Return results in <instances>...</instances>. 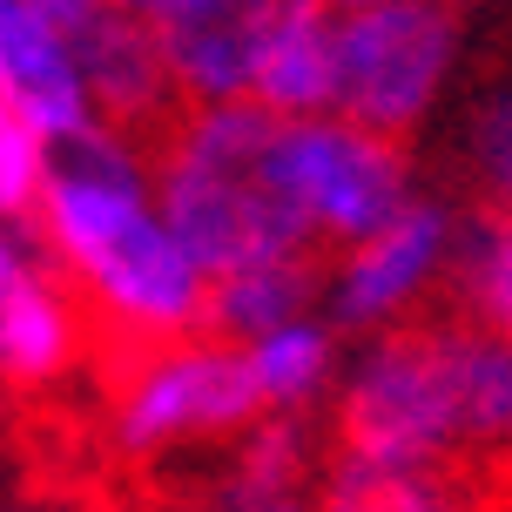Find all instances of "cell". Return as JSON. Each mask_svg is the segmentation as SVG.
<instances>
[{"instance_id":"obj_9","label":"cell","mask_w":512,"mask_h":512,"mask_svg":"<svg viewBox=\"0 0 512 512\" xmlns=\"http://www.w3.org/2000/svg\"><path fill=\"white\" fill-rule=\"evenodd\" d=\"M317 14H331V0H182L169 21H155L182 108L250 102L270 54Z\"/></svg>"},{"instance_id":"obj_19","label":"cell","mask_w":512,"mask_h":512,"mask_svg":"<svg viewBox=\"0 0 512 512\" xmlns=\"http://www.w3.org/2000/svg\"><path fill=\"white\" fill-rule=\"evenodd\" d=\"M499 479H506V506H512V445L499 452Z\"/></svg>"},{"instance_id":"obj_8","label":"cell","mask_w":512,"mask_h":512,"mask_svg":"<svg viewBox=\"0 0 512 512\" xmlns=\"http://www.w3.org/2000/svg\"><path fill=\"white\" fill-rule=\"evenodd\" d=\"M95 358V331L81 317L68 277L54 270L27 216H0V398L41 405Z\"/></svg>"},{"instance_id":"obj_6","label":"cell","mask_w":512,"mask_h":512,"mask_svg":"<svg viewBox=\"0 0 512 512\" xmlns=\"http://www.w3.org/2000/svg\"><path fill=\"white\" fill-rule=\"evenodd\" d=\"M283 182H290V203L317 250L324 243L344 250L378 223H391L405 203H418L405 142L344 122V115L283 122Z\"/></svg>"},{"instance_id":"obj_3","label":"cell","mask_w":512,"mask_h":512,"mask_svg":"<svg viewBox=\"0 0 512 512\" xmlns=\"http://www.w3.org/2000/svg\"><path fill=\"white\" fill-rule=\"evenodd\" d=\"M149 176L162 216L176 223L209 283L250 263L317 256L283 182V115L256 102L182 108L149 142Z\"/></svg>"},{"instance_id":"obj_14","label":"cell","mask_w":512,"mask_h":512,"mask_svg":"<svg viewBox=\"0 0 512 512\" xmlns=\"http://www.w3.org/2000/svg\"><path fill=\"white\" fill-rule=\"evenodd\" d=\"M459 324L512 344V216H465L459 223V256H452V290Z\"/></svg>"},{"instance_id":"obj_5","label":"cell","mask_w":512,"mask_h":512,"mask_svg":"<svg viewBox=\"0 0 512 512\" xmlns=\"http://www.w3.org/2000/svg\"><path fill=\"white\" fill-rule=\"evenodd\" d=\"M331 115L405 142L438 115L459 75V21L445 0L331 7Z\"/></svg>"},{"instance_id":"obj_16","label":"cell","mask_w":512,"mask_h":512,"mask_svg":"<svg viewBox=\"0 0 512 512\" xmlns=\"http://www.w3.org/2000/svg\"><path fill=\"white\" fill-rule=\"evenodd\" d=\"M48 176V142L21 122V108L0 88V216H27Z\"/></svg>"},{"instance_id":"obj_10","label":"cell","mask_w":512,"mask_h":512,"mask_svg":"<svg viewBox=\"0 0 512 512\" xmlns=\"http://www.w3.org/2000/svg\"><path fill=\"white\" fill-rule=\"evenodd\" d=\"M0 88H7V102L21 108V122L48 149L102 128L95 102H88V81H81L75 41L41 14H7L0 21Z\"/></svg>"},{"instance_id":"obj_18","label":"cell","mask_w":512,"mask_h":512,"mask_svg":"<svg viewBox=\"0 0 512 512\" xmlns=\"http://www.w3.org/2000/svg\"><path fill=\"white\" fill-rule=\"evenodd\" d=\"M115 7H122V14H135V21H169V14H176V7H182V0H115Z\"/></svg>"},{"instance_id":"obj_20","label":"cell","mask_w":512,"mask_h":512,"mask_svg":"<svg viewBox=\"0 0 512 512\" xmlns=\"http://www.w3.org/2000/svg\"><path fill=\"white\" fill-rule=\"evenodd\" d=\"M445 7H472V0H445Z\"/></svg>"},{"instance_id":"obj_17","label":"cell","mask_w":512,"mask_h":512,"mask_svg":"<svg viewBox=\"0 0 512 512\" xmlns=\"http://www.w3.org/2000/svg\"><path fill=\"white\" fill-rule=\"evenodd\" d=\"M209 512H304L297 499H216Z\"/></svg>"},{"instance_id":"obj_2","label":"cell","mask_w":512,"mask_h":512,"mask_svg":"<svg viewBox=\"0 0 512 512\" xmlns=\"http://www.w3.org/2000/svg\"><path fill=\"white\" fill-rule=\"evenodd\" d=\"M337 465L465 472L512 445V344L472 324H405L364 337L331 391Z\"/></svg>"},{"instance_id":"obj_7","label":"cell","mask_w":512,"mask_h":512,"mask_svg":"<svg viewBox=\"0 0 512 512\" xmlns=\"http://www.w3.org/2000/svg\"><path fill=\"white\" fill-rule=\"evenodd\" d=\"M459 223L445 203L418 196L371 236L344 243L324 263V317L344 337H384L425 317L432 297L452 290V256H459Z\"/></svg>"},{"instance_id":"obj_13","label":"cell","mask_w":512,"mask_h":512,"mask_svg":"<svg viewBox=\"0 0 512 512\" xmlns=\"http://www.w3.org/2000/svg\"><path fill=\"white\" fill-rule=\"evenodd\" d=\"M317 512H499L486 486L465 472H371V465H331L317 492Z\"/></svg>"},{"instance_id":"obj_11","label":"cell","mask_w":512,"mask_h":512,"mask_svg":"<svg viewBox=\"0 0 512 512\" xmlns=\"http://www.w3.org/2000/svg\"><path fill=\"white\" fill-rule=\"evenodd\" d=\"M324 310H310L297 324H277L243 344V364L256 378V398L270 418H310L317 405H331L337 378H344V344Z\"/></svg>"},{"instance_id":"obj_1","label":"cell","mask_w":512,"mask_h":512,"mask_svg":"<svg viewBox=\"0 0 512 512\" xmlns=\"http://www.w3.org/2000/svg\"><path fill=\"white\" fill-rule=\"evenodd\" d=\"M27 223L75 290L95 358L209 331V270L162 216L149 155L135 142L95 128L48 149Z\"/></svg>"},{"instance_id":"obj_4","label":"cell","mask_w":512,"mask_h":512,"mask_svg":"<svg viewBox=\"0 0 512 512\" xmlns=\"http://www.w3.org/2000/svg\"><path fill=\"white\" fill-rule=\"evenodd\" d=\"M256 418H270V411L256 398L243 344L216 331L102 358L95 432H102L115 465L169 472L189 459H230V445Z\"/></svg>"},{"instance_id":"obj_15","label":"cell","mask_w":512,"mask_h":512,"mask_svg":"<svg viewBox=\"0 0 512 512\" xmlns=\"http://www.w3.org/2000/svg\"><path fill=\"white\" fill-rule=\"evenodd\" d=\"M459 155H465V176L479 189V203L492 216H512V88L486 95V102L465 115Z\"/></svg>"},{"instance_id":"obj_12","label":"cell","mask_w":512,"mask_h":512,"mask_svg":"<svg viewBox=\"0 0 512 512\" xmlns=\"http://www.w3.org/2000/svg\"><path fill=\"white\" fill-rule=\"evenodd\" d=\"M310 310H324V270H317V256L250 263V270H230V277L209 283V331L230 337V344H250V337L277 331V324H297Z\"/></svg>"}]
</instances>
